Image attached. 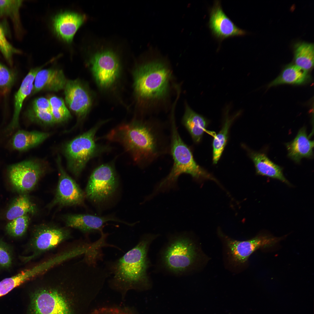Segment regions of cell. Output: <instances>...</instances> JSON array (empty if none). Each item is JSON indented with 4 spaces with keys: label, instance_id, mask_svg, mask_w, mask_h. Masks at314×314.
Here are the masks:
<instances>
[{
    "label": "cell",
    "instance_id": "1",
    "mask_svg": "<svg viewBox=\"0 0 314 314\" xmlns=\"http://www.w3.org/2000/svg\"><path fill=\"white\" fill-rule=\"evenodd\" d=\"M97 289L88 272L78 279L38 281L29 293L27 314H86L90 292Z\"/></svg>",
    "mask_w": 314,
    "mask_h": 314
},
{
    "label": "cell",
    "instance_id": "2",
    "mask_svg": "<svg viewBox=\"0 0 314 314\" xmlns=\"http://www.w3.org/2000/svg\"><path fill=\"white\" fill-rule=\"evenodd\" d=\"M164 130L156 122L134 121L115 128L106 137L121 144L136 163L145 167L170 150Z\"/></svg>",
    "mask_w": 314,
    "mask_h": 314
},
{
    "label": "cell",
    "instance_id": "3",
    "mask_svg": "<svg viewBox=\"0 0 314 314\" xmlns=\"http://www.w3.org/2000/svg\"><path fill=\"white\" fill-rule=\"evenodd\" d=\"M158 234L142 235L137 244L120 258L106 263V268L112 277L109 283L113 288L126 291L130 289L147 287L150 265L148 253L150 246Z\"/></svg>",
    "mask_w": 314,
    "mask_h": 314
},
{
    "label": "cell",
    "instance_id": "4",
    "mask_svg": "<svg viewBox=\"0 0 314 314\" xmlns=\"http://www.w3.org/2000/svg\"><path fill=\"white\" fill-rule=\"evenodd\" d=\"M174 119V116L171 117L170 146V151L173 160V165L168 175L155 186L151 194L152 197L160 192L177 188L178 178L183 174L190 175L193 179L197 181L207 179L215 180L195 160L191 149L179 135Z\"/></svg>",
    "mask_w": 314,
    "mask_h": 314
},
{
    "label": "cell",
    "instance_id": "5",
    "mask_svg": "<svg viewBox=\"0 0 314 314\" xmlns=\"http://www.w3.org/2000/svg\"><path fill=\"white\" fill-rule=\"evenodd\" d=\"M158 266L163 272L186 276L195 268L199 258L198 248L188 232L169 235L158 254Z\"/></svg>",
    "mask_w": 314,
    "mask_h": 314
},
{
    "label": "cell",
    "instance_id": "6",
    "mask_svg": "<svg viewBox=\"0 0 314 314\" xmlns=\"http://www.w3.org/2000/svg\"><path fill=\"white\" fill-rule=\"evenodd\" d=\"M160 58L149 60L138 66L134 72L135 91L142 100H160L167 94L171 72L166 63Z\"/></svg>",
    "mask_w": 314,
    "mask_h": 314
},
{
    "label": "cell",
    "instance_id": "7",
    "mask_svg": "<svg viewBox=\"0 0 314 314\" xmlns=\"http://www.w3.org/2000/svg\"><path fill=\"white\" fill-rule=\"evenodd\" d=\"M100 126L98 124L77 136L65 147L64 151L68 167L75 176L79 175L88 161L100 151L95 139Z\"/></svg>",
    "mask_w": 314,
    "mask_h": 314
},
{
    "label": "cell",
    "instance_id": "8",
    "mask_svg": "<svg viewBox=\"0 0 314 314\" xmlns=\"http://www.w3.org/2000/svg\"><path fill=\"white\" fill-rule=\"evenodd\" d=\"M118 185L114 167L109 164L102 165L92 173L86 187V196L94 202H102L112 196Z\"/></svg>",
    "mask_w": 314,
    "mask_h": 314
},
{
    "label": "cell",
    "instance_id": "9",
    "mask_svg": "<svg viewBox=\"0 0 314 314\" xmlns=\"http://www.w3.org/2000/svg\"><path fill=\"white\" fill-rule=\"evenodd\" d=\"M69 236V231L65 228L46 224L37 226L34 230L30 242L32 254L24 258L25 261L28 262L56 247Z\"/></svg>",
    "mask_w": 314,
    "mask_h": 314
},
{
    "label": "cell",
    "instance_id": "10",
    "mask_svg": "<svg viewBox=\"0 0 314 314\" xmlns=\"http://www.w3.org/2000/svg\"><path fill=\"white\" fill-rule=\"evenodd\" d=\"M90 63L93 76L100 87L109 88L118 78L120 65L113 52L105 51L97 52L91 58Z\"/></svg>",
    "mask_w": 314,
    "mask_h": 314
},
{
    "label": "cell",
    "instance_id": "11",
    "mask_svg": "<svg viewBox=\"0 0 314 314\" xmlns=\"http://www.w3.org/2000/svg\"><path fill=\"white\" fill-rule=\"evenodd\" d=\"M226 246L232 261L242 264L247 261L256 250L261 248L272 247L284 238L266 234H261L247 240L239 241L224 237Z\"/></svg>",
    "mask_w": 314,
    "mask_h": 314
},
{
    "label": "cell",
    "instance_id": "12",
    "mask_svg": "<svg viewBox=\"0 0 314 314\" xmlns=\"http://www.w3.org/2000/svg\"><path fill=\"white\" fill-rule=\"evenodd\" d=\"M42 165L37 162L28 160L10 166L9 177L14 188L17 191L25 192L33 189L43 173Z\"/></svg>",
    "mask_w": 314,
    "mask_h": 314
},
{
    "label": "cell",
    "instance_id": "13",
    "mask_svg": "<svg viewBox=\"0 0 314 314\" xmlns=\"http://www.w3.org/2000/svg\"><path fill=\"white\" fill-rule=\"evenodd\" d=\"M209 14V28L212 35L219 41L246 34L245 31L238 27L225 13L219 1H215Z\"/></svg>",
    "mask_w": 314,
    "mask_h": 314
},
{
    "label": "cell",
    "instance_id": "14",
    "mask_svg": "<svg viewBox=\"0 0 314 314\" xmlns=\"http://www.w3.org/2000/svg\"><path fill=\"white\" fill-rule=\"evenodd\" d=\"M59 178L56 195L53 204L62 206L82 204L85 194L76 182L66 172L58 159Z\"/></svg>",
    "mask_w": 314,
    "mask_h": 314
},
{
    "label": "cell",
    "instance_id": "15",
    "mask_svg": "<svg viewBox=\"0 0 314 314\" xmlns=\"http://www.w3.org/2000/svg\"><path fill=\"white\" fill-rule=\"evenodd\" d=\"M65 101L69 108L79 117L83 118L92 104L88 90L78 80L67 81L64 88Z\"/></svg>",
    "mask_w": 314,
    "mask_h": 314
},
{
    "label": "cell",
    "instance_id": "16",
    "mask_svg": "<svg viewBox=\"0 0 314 314\" xmlns=\"http://www.w3.org/2000/svg\"><path fill=\"white\" fill-rule=\"evenodd\" d=\"M85 16L72 12H64L56 15L52 25L54 33L64 42L69 43L76 32L84 22Z\"/></svg>",
    "mask_w": 314,
    "mask_h": 314
},
{
    "label": "cell",
    "instance_id": "17",
    "mask_svg": "<svg viewBox=\"0 0 314 314\" xmlns=\"http://www.w3.org/2000/svg\"><path fill=\"white\" fill-rule=\"evenodd\" d=\"M110 221L118 222L130 226L131 224L112 216L99 217L90 214H72L65 219L66 226L78 229L84 233L103 232L105 223Z\"/></svg>",
    "mask_w": 314,
    "mask_h": 314
},
{
    "label": "cell",
    "instance_id": "18",
    "mask_svg": "<svg viewBox=\"0 0 314 314\" xmlns=\"http://www.w3.org/2000/svg\"><path fill=\"white\" fill-rule=\"evenodd\" d=\"M34 81L32 94L44 90L58 91L64 89L67 80L62 70L49 68L39 70Z\"/></svg>",
    "mask_w": 314,
    "mask_h": 314
},
{
    "label": "cell",
    "instance_id": "19",
    "mask_svg": "<svg viewBox=\"0 0 314 314\" xmlns=\"http://www.w3.org/2000/svg\"><path fill=\"white\" fill-rule=\"evenodd\" d=\"M248 152L257 174L278 180L291 186L290 183L284 176L282 168L270 160L265 154L249 149Z\"/></svg>",
    "mask_w": 314,
    "mask_h": 314
},
{
    "label": "cell",
    "instance_id": "20",
    "mask_svg": "<svg viewBox=\"0 0 314 314\" xmlns=\"http://www.w3.org/2000/svg\"><path fill=\"white\" fill-rule=\"evenodd\" d=\"M286 146L288 157L296 163H299L303 158L313 157L314 141L308 137L305 127L299 130L295 139L287 143Z\"/></svg>",
    "mask_w": 314,
    "mask_h": 314
},
{
    "label": "cell",
    "instance_id": "21",
    "mask_svg": "<svg viewBox=\"0 0 314 314\" xmlns=\"http://www.w3.org/2000/svg\"><path fill=\"white\" fill-rule=\"evenodd\" d=\"M42 67L31 69L22 81L20 86L16 93L14 98V112L12 121L7 129L10 131L19 125V117L24 101L32 92L35 76Z\"/></svg>",
    "mask_w": 314,
    "mask_h": 314
},
{
    "label": "cell",
    "instance_id": "22",
    "mask_svg": "<svg viewBox=\"0 0 314 314\" xmlns=\"http://www.w3.org/2000/svg\"><path fill=\"white\" fill-rule=\"evenodd\" d=\"M182 123L190 134L194 142L198 143L202 139L208 121L205 117L195 112L186 104Z\"/></svg>",
    "mask_w": 314,
    "mask_h": 314
},
{
    "label": "cell",
    "instance_id": "23",
    "mask_svg": "<svg viewBox=\"0 0 314 314\" xmlns=\"http://www.w3.org/2000/svg\"><path fill=\"white\" fill-rule=\"evenodd\" d=\"M49 135L47 132L19 130L12 138V146L14 149L19 151L26 150L39 144Z\"/></svg>",
    "mask_w": 314,
    "mask_h": 314
},
{
    "label": "cell",
    "instance_id": "24",
    "mask_svg": "<svg viewBox=\"0 0 314 314\" xmlns=\"http://www.w3.org/2000/svg\"><path fill=\"white\" fill-rule=\"evenodd\" d=\"M308 72L295 64L289 65L268 86L270 87L284 84L298 85L304 83L310 78Z\"/></svg>",
    "mask_w": 314,
    "mask_h": 314
},
{
    "label": "cell",
    "instance_id": "25",
    "mask_svg": "<svg viewBox=\"0 0 314 314\" xmlns=\"http://www.w3.org/2000/svg\"><path fill=\"white\" fill-rule=\"evenodd\" d=\"M229 110L228 108L225 111L224 122L221 129L215 136L213 140V161L214 164L217 163L222 156L227 142L231 124L240 114V112L230 117L229 115Z\"/></svg>",
    "mask_w": 314,
    "mask_h": 314
},
{
    "label": "cell",
    "instance_id": "26",
    "mask_svg": "<svg viewBox=\"0 0 314 314\" xmlns=\"http://www.w3.org/2000/svg\"><path fill=\"white\" fill-rule=\"evenodd\" d=\"M295 65L308 71L314 65V45L312 43L299 42L294 46Z\"/></svg>",
    "mask_w": 314,
    "mask_h": 314
},
{
    "label": "cell",
    "instance_id": "27",
    "mask_svg": "<svg viewBox=\"0 0 314 314\" xmlns=\"http://www.w3.org/2000/svg\"><path fill=\"white\" fill-rule=\"evenodd\" d=\"M35 268L25 270L0 281V297L33 278L36 274Z\"/></svg>",
    "mask_w": 314,
    "mask_h": 314
},
{
    "label": "cell",
    "instance_id": "28",
    "mask_svg": "<svg viewBox=\"0 0 314 314\" xmlns=\"http://www.w3.org/2000/svg\"><path fill=\"white\" fill-rule=\"evenodd\" d=\"M34 205L26 195H20L15 201L6 214L7 218L11 220L35 211Z\"/></svg>",
    "mask_w": 314,
    "mask_h": 314
},
{
    "label": "cell",
    "instance_id": "29",
    "mask_svg": "<svg viewBox=\"0 0 314 314\" xmlns=\"http://www.w3.org/2000/svg\"><path fill=\"white\" fill-rule=\"evenodd\" d=\"M23 1L21 0H0V17H8L18 26L20 22L19 10Z\"/></svg>",
    "mask_w": 314,
    "mask_h": 314
},
{
    "label": "cell",
    "instance_id": "30",
    "mask_svg": "<svg viewBox=\"0 0 314 314\" xmlns=\"http://www.w3.org/2000/svg\"><path fill=\"white\" fill-rule=\"evenodd\" d=\"M49 100L51 107V113L56 123L65 122L71 118L70 113L62 98L53 96Z\"/></svg>",
    "mask_w": 314,
    "mask_h": 314
},
{
    "label": "cell",
    "instance_id": "31",
    "mask_svg": "<svg viewBox=\"0 0 314 314\" xmlns=\"http://www.w3.org/2000/svg\"><path fill=\"white\" fill-rule=\"evenodd\" d=\"M29 220V217L27 214L11 220L6 226L7 233L13 237L22 236L27 231Z\"/></svg>",
    "mask_w": 314,
    "mask_h": 314
},
{
    "label": "cell",
    "instance_id": "32",
    "mask_svg": "<svg viewBox=\"0 0 314 314\" xmlns=\"http://www.w3.org/2000/svg\"><path fill=\"white\" fill-rule=\"evenodd\" d=\"M27 116L33 122L46 125H51L55 123L50 112L31 108L27 111Z\"/></svg>",
    "mask_w": 314,
    "mask_h": 314
},
{
    "label": "cell",
    "instance_id": "33",
    "mask_svg": "<svg viewBox=\"0 0 314 314\" xmlns=\"http://www.w3.org/2000/svg\"><path fill=\"white\" fill-rule=\"evenodd\" d=\"M0 52L10 63L13 55L19 51L7 40L3 29H0Z\"/></svg>",
    "mask_w": 314,
    "mask_h": 314
},
{
    "label": "cell",
    "instance_id": "34",
    "mask_svg": "<svg viewBox=\"0 0 314 314\" xmlns=\"http://www.w3.org/2000/svg\"><path fill=\"white\" fill-rule=\"evenodd\" d=\"M14 80V75L11 71L0 63V88H9Z\"/></svg>",
    "mask_w": 314,
    "mask_h": 314
},
{
    "label": "cell",
    "instance_id": "35",
    "mask_svg": "<svg viewBox=\"0 0 314 314\" xmlns=\"http://www.w3.org/2000/svg\"><path fill=\"white\" fill-rule=\"evenodd\" d=\"M12 262L9 249L4 243L0 241V266L8 268L11 265Z\"/></svg>",
    "mask_w": 314,
    "mask_h": 314
},
{
    "label": "cell",
    "instance_id": "36",
    "mask_svg": "<svg viewBox=\"0 0 314 314\" xmlns=\"http://www.w3.org/2000/svg\"><path fill=\"white\" fill-rule=\"evenodd\" d=\"M32 108L48 111L51 113V109L49 100L40 97L35 99L33 102Z\"/></svg>",
    "mask_w": 314,
    "mask_h": 314
},
{
    "label": "cell",
    "instance_id": "37",
    "mask_svg": "<svg viewBox=\"0 0 314 314\" xmlns=\"http://www.w3.org/2000/svg\"><path fill=\"white\" fill-rule=\"evenodd\" d=\"M90 314H130L122 309L113 308H102L96 309Z\"/></svg>",
    "mask_w": 314,
    "mask_h": 314
},
{
    "label": "cell",
    "instance_id": "38",
    "mask_svg": "<svg viewBox=\"0 0 314 314\" xmlns=\"http://www.w3.org/2000/svg\"><path fill=\"white\" fill-rule=\"evenodd\" d=\"M0 29H3L1 27V26H0Z\"/></svg>",
    "mask_w": 314,
    "mask_h": 314
},
{
    "label": "cell",
    "instance_id": "39",
    "mask_svg": "<svg viewBox=\"0 0 314 314\" xmlns=\"http://www.w3.org/2000/svg\"><path fill=\"white\" fill-rule=\"evenodd\" d=\"M88 262H89V261H88ZM90 263H91V262H90Z\"/></svg>",
    "mask_w": 314,
    "mask_h": 314
}]
</instances>
